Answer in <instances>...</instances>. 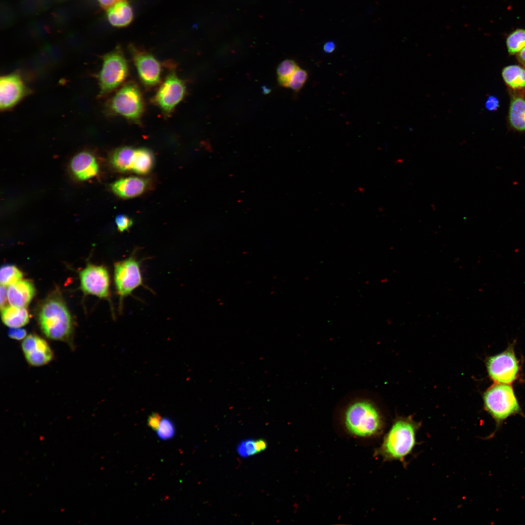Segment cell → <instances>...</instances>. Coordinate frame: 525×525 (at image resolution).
<instances>
[{"instance_id":"9a60e30c","label":"cell","mask_w":525,"mask_h":525,"mask_svg":"<svg viewBox=\"0 0 525 525\" xmlns=\"http://www.w3.org/2000/svg\"><path fill=\"white\" fill-rule=\"evenodd\" d=\"M148 184L147 180L137 176H129L119 179L111 185L112 192L119 197L129 199L142 194Z\"/></svg>"},{"instance_id":"277c9868","label":"cell","mask_w":525,"mask_h":525,"mask_svg":"<svg viewBox=\"0 0 525 525\" xmlns=\"http://www.w3.org/2000/svg\"><path fill=\"white\" fill-rule=\"evenodd\" d=\"M482 398L484 408L494 420L496 430L508 418L524 415L511 384L494 383L484 392Z\"/></svg>"},{"instance_id":"44dd1931","label":"cell","mask_w":525,"mask_h":525,"mask_svg":"<svg viewBox=\"0 0 525 525\" xmlns=\"http://www.w3.org/2000/svg\"><path fill=\"white\" fill-rule=\"evenodd\" d=\"M154 161L153 155L150 150L144 148H136L131 171L138 174H146L151 170Z\"/></svg>"},{"instance_id":"1f68e13d","label":"cell","mask_w":525,"mask_h":525,"mask_svg":"<svg viewBox=\"0 0 525 525\" xmlns=\"http://www.w3.org/2000/svg\"><path fill=\"white\" fill-rule=\"evenodd\" d=\"M485 106L490 111L496 110L499 106L498 99L494 96H489L486 102Z\"/></svg>"},{"instance_id":"e575fe53","label":"cell","mask_w":525,"mask_h":525,"mask_svg":"<svg viewBox=\"0 0 525 525\" xmlns=\"http://www.w3.org/2000/svg\"><path fill=\"white\" fill-rule=\"evenodd\" d=\"M323 51L327 53H330L332 52L335 49V44L332 41H328L326 42L323 46Z\"/></svg>"},{"instance_id":"8fae6325","label":"cell","mask_w":525,"mask_h":525,"mask_svg":"<svg viewBox=\"0 0 525 525\" xmlns=\"http://www.w3.org/2000/svg\"><path fill=\"white\" fill-rule=\"evenodd\" d=\"M82 290L86 293L110 300V276L103 265L88 264L80 273Z\"/></svg>"},{"instance_id":"cb8c5ba5","label":"cell","mask_w":525,"mask_h":525,"mask_svg":"<svg viewBox=\"0 0 525 525\" xmlns=\"http://www.w3.org/2000/svg\"><path fill=\"white\" fill-rule=\"evenodd\" d=\"M266 447L267 443L264 439H247L238 445L237 451L241 456L246 457L264 451Z\"/></svg>"},{"instance_id":"4fadbf2b","label":"cell","mask_w":525,"mask_h":525,"mask_svg":"<svg viewBox=\"0 0 525 525\" xmlns=\"http://www.w3.org/2000/svg\"><path fill=\"white\" fill-rule=\"evenodd\" d=\"M21 349L27 362L32 366H44L50 362L53 357L47 342L36 334L27 335L22 342Z\"/></svg>"},{"instance_id":"d590c367","label":"cell","mask_w":525,"mask_h":525,"mask_svg":"<svg viewBox=\"0 0 525 525\" xmlns=\"http://www.w3.org/2000/svg\"><path fill=\"white\" fill-rule=\"evenodd\" d=\"M518 59L521 64L525 66V46L518 52Z\"/></svg>"},{"instance_id":"ffe728a7","label":"cell","mask_w":525,"mask_h":525,"mask_svg":"<svg viewBox=\"0 0 525 525\" xmlns=\"http://www.w3.org/2000/svg\"><path fill=\"white\" fill-rule=\"evenodd\" d=\"M509 121L515 130L525 131V99L520 96L513 97L509 110Z\"/></svg>"},{"instance_id":"8d00e7d4","label":"cell","mask_w":525,"mask_h":525,"mask_svg":"<svg viewBox=\"0 0 525 525\" xmlns=\"http://www.w3.org/2000/svg\"><path fill=\"white\" fill-rule=\"evenodd\" d=\"M244 0V1H245L246 2H252L254 0Z\"/></svg>"},{"instance_id":"ba28073f","label":"cell","mask_w":525,"mask_h":525,"mask_svg":"<svg viewBox=\"0 0 525 525\" xmlns=\"http://www.w3.org/2000/svg\"><path fill=\"white\" fill-rule=\"evenodd\" d=\"M485 363L488 374L494 383L511 384L520 377L521 365L513 344L504 351L487 357Z\"/></svg>"},{"instance_id":"8992f818","label":"cell","mask_w":525,"mask_h":525,"mask_svg":"<svg viewBox=\"0 0 525 525\" xmlns=\"http://www.w3.org/2000/svg\"><path fill=\"white\" fill-rule=\"evenodd\" d=\"M129 71L127 60L120 46L105 54L97 76L99 96H106L122 86Z\"/></svg>"},{"instance_id":"7a4b0ae2","label":"cell","mask_w":525,"mask_h":525,"mask_svg":"<svg viewBox=\"0 0 525 525\" xmlns=\"http://www.w3.org/2000/svg\"><path fill=\"white\" fill-rule=\"evenodd\" d=\"M420 423L412 417H398L385 435L378 453L385 460L403 462L417 444V433Z\"/></svg>"},{"instance_id":"4316f807","label":"cell","mask_w":525,"mask_h":525,"mask_svg":"<svg viewBox=\"0 0 525 525\" xmlns=\"http://www.w3.org/2000/svg\"><path fill=\"white\" fill-rule=\"evenodd\" d=\"M175 432V426L173 421L169 418L162 419L157 430L158 438L162 440H168L174 437Z\"/></svg>"},{"instance_id":"5bb4252c","label":"cell","mask_w":525,"mask_h":525,"mask_svg":"<svg viewBox=\"0 0 525 525\" xmlns=\"http://www.w3.org/2000/svg\"><path fill=\"white\" fill-rule=\"evenodd\" d=\"M70 169L76 179L84 181L97 175L99 166L93 154L85 151L77 153L71 158Z\"/></svg>"},{"instance_id":"30bf717a","label":"cell","mask_w":525,"mask_h":525,"mask_svg":"<svg viewBox=\"0 0 525 525\" xmlns=\"http://www.w3.org/2000/svg\"><path fill=\"white\" fill-rule=\"evenodd\" d=\"M129 50L141 83L147 88H152L161 83L162 66L151 53L133 44Z\"/></svg>"},{"instance_id":"ac0fdd59","label":"cell","mask_w":525,"mask_h":525,"mask_svg":"<svg viewBox=\"0 0 525 525\" xmlns=\"http://www.w3.org/2000/svg\"><path fill=\"white\" fill-rule=\"evenodd\" d=\"M3 323L10 328H20L29 322V315L24 307L5 306L1 309Z\"/></svg>"},{"instance_id":"d6986e66","label":"cell","mask_w":525,"mask_h":525,"mask_svg":"<svg viewBox=\"0 0 525 525\" xmlns=\"http://www.w3.org/2000/svg\"><path fill=\"white\" fill-rule=\"evenodd\" d=\"M135 151L136 148L129 146H124L116 149L110 157L111 164L119 171H131Z\"/></svg>"},{"instance_id":"52a82bcc","label":"cell","mask_w":525,"mask_h":525,"mask_svg":"<svg viewBox=\"0 0 525 525\" xmlns=\"http://www.w3.org/2000/svg\"><path fill=\"white\" fill-rule=\"evenodd\" d=\"M137 249L134 250L126 259L114 263V282L116 293L119 297V312H122L124 299L131 296L140 286L149 289L145 285L141 271V261L137 259Z\"/></svg>"},{"instance_id":"2e32d148","label":"cell","mask_w":525,"mask_h":525,"mask_svg":"<svg viewBox=\"0 0 525 525\" xmlns=\"http://www.w3.org/2000/svg\"><path fill=\"white\" fill-rule=\"evenodd\" d=\"M35 294L33 283L28 280H19L9 286L7 299L10 305L25 307L30 302Z\"/></svg>"},{"instance_id":"7402d4cb","label":"cell","mask_w":525,"mask_h":525,"mask_svg":"<svg viewBox=\"0 0 525 525\" xmlns=\"http://www.w3.org/2000/svg\"><path fill=\"white\" fill-rule=\"evenodd\" d=\"M502 76L506 84L514 89L525 88V70L517 65H510L502 70Z\"/></svg>"},{"instance_id":"d6a6232c","label":"cell","mask_w":525,"mask_h":525,"mask_svg":"<svg viewBox=\"0 0 525 525\" xmlns=\"http://www.w3.org/2000/svg\"><path fill=\"white\" fill-rule=\"evenodd\" d=\"M7 297V289L5 286L1 285L0 288V309H2L6 306Z\"/></svg>"},{"instance_id":"603a6c76","label":"cell","mask_w":525,"mask_h":525,"mask_svg":"<svg viewBox=\"0 0 525 525\" xmlns=\"http://www.w3.org/2000/svg\"><path fill=\"white\" fill-rule=\"evenodd\" d=\"M298 67L297 63L292 59H285L281 62L277 69L279 85L285 88H288L290 81Z\"/></svg>"},{"instance_id":"836d02e7","label":"cell","mask_w":525,"mask_h":525,"mask_svg":"<svg viewBox=\"0 0 525 525\" xmlns=\"http://www.w3.org/2000/svg\"><path fill=\"white\" fill-rule=\"evenodd\" d=\"M101 7L106 10L117 2L122 0H97Z\"/></svg>"},{"instance_id":"6da1fadb","label":"cell","mask_w":525,"mask_h":525,"mask_svg":"<svg viewBox=\"0 0 525 525\" xmlns=\"http://www.w3.org/2000/svg\"><path fill=\"white\" fill-rule=\"evenodd\" d=\"M345 404L343 422L350 434L369 437L381 432L384 426L381 412L369 397H355Z\"/></svg>"},{"instance_id":"e0dca14e","label":"cell","mask_w":525,"mask_h":525,"mask_svg":"<svg viewBox=\"0 0 525 525\" xmlns=\"http://www.w3.org/2000/svg\"><path fill=\"white\" fill-rule=\"evenodd\" d=\"M109 23L118 28L128 26L133 19V9L126 0L120 1L106 10Z\"/></svg>"},{"instance_id":"5b68a950","label":"cell","mask_w":525,"mask_h":525,"mask_svg":"<svg viewBox=\"0 0 525 525\" xmlns=\"http://www.w3.org/2000/svg\"><path fill=\"white\" fill-rule=\"evenodd\" d=\"M105 110L108 114L140 124L145 111V102L139 86L133 81L124 83L107 101Z\"/></svg>"},{"instance_id":"3957f363","label":"cell","mask_w":525,"mask_h":525,"mask_svg":"<svg viewBox=\"0 0 525 525\" xmlns=\"http://www.w3.org/2000/svg\"><path fill=\"white\" fill-rule=\"evenodd\" d=\"M38 319L41 331L50 339L66 341L72 334L73 323L70 314L58 297H51L43 303Z\"/></svg>"},{"instance_id":"484cf974","label":"cell","mask_w":525,"mask_h":525,"mask_svg":"<svg viewBox=\"0 0 525 525\" xmlns=\"http://www.w3.org/2000/svg\"><path fill=\"white\" fill-rule=\"evenodd\" d=\"M507 46L510 54L518 53L525 46V30L518 29L510 34L507 39Z\"/></svg>"},{"instance_id":"9c48e42d","label":"cell","mask_w":525,"mask_h":525,"mask_svg":"<svg viewBox=\"0 0 525 525\" xmlns=\"http://www.w3.org/2000/svg\"><path fill=\"white\" fill-rule=\"evenodd\" d=\"M186 93L184 82L175 71H170L161 82L152 102L166 116H170Z\"/></svg>"},{"instance_id":"7c38bea8","label":"cell","mask_w":525,"mask_h":525,"mask_svg":"<svg viewBox=\"0 0 525 525\" xmlns=\"http://www.w3.org/2000/svg\"><path fill=\"white\" fill-rule=\"evenodd\" d=\"M29 92L21 77L14 73L4 75L0 80V107L1 110L10 109Z\"/></svg>"},{"instance_id":"f1b7e54d","label":"cell","mask_w":525,"mask_h":525,"mask_svg":"<svg viewBox=\"0 0 525 525\" xmlns=\"http://www.w3.org/2000/svg\"><path fill=\"white\" fill-rule=\"evenodd\" d=\"M115 223L117 229L120 232L128 230L132 226L133 221L131 218L123 214L118 215L115 218Z\"/></svg>"},{"instance_id":"4dcf8cb0","label":"cell","mask_w":525,"mask_h":525,"mask_svg":"<svg viewBox=\"0 0 525 525\" xmlns=\"http://www.w3.org/2000/svg\"><path fill=\"white\" fill-rule=\"evenodd\" d=\"M161 420L160 415L157 412H153L150 415L147 420L148 426L154 430L158 429Z\"/></svg>"},{"instance_id":"f546056e","label":"cell","mask_w":525,"mask_h":525,"mask_svg":"<svg viewBox=\"0 0 525 525\" xmlns=\"http://www.w3.org/2000/svg\"><path fill=\"white\" fill-rule=\"evenodd\" d=\"M8 336L17 340L24 339L27 336L26 330L20 328H10L8 332Z\"/></svg>"},{"instance_id":"d4e9b609","label":"cell","mask_w":525,"mask_h":525,"mask_svg":"<svg viewBox=\"0 0 525 525\" xmlns=\"http://www.w3.org/2000/svg\"><path fill=\"white\" fill-rule=\"evenodd\" d=\"M22 276V273L16 266L9 264L3 265L0 271V284L9 286L21 280Z\"/></svg>"},{"instance_id":"83f0119b","label":"cell","mask_w":525,"mask_h":525,"mask_svg":"<svg viewBox=\"0 0 525 525\" xmlns=\"http://www.w3.org/2000/svg\"><path fill=\"white\" fill-rule=\"evenodd\" d=\"M308 79L307 72L298 67L293 74L289 84L288 88L295 92L299 91Z\"/></svg>"}]
</instances>
